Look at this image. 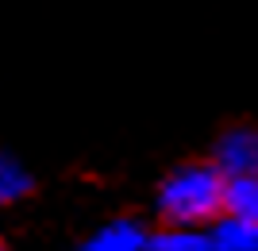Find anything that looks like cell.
I'll return each mask as SVG.
<instances>
[{
	"label": "cell",
	"instance_id": "cell-8",
	"mask_svg": "<svg viewBox=\"0 0 258 251\" xmlns=\"http://www.w3.org/2000/svg\"><path fill=\"white\" fill-rule=\"evenodd\" d=\"M0 251H4V247H0Z\"/></svg>",
	"mask_w": 258,
	"mask_h": 251
},
{
	"label": "cell",
	"instance_id": "cell-5",
	"mask_svg": "<svg viewBox=\"0 0 258 251\" xmlns=\"http://www.w3.org/2000/svg\"><path fill=\"white\" fill-rule=\"evenodd\" d=\"M147 251H212V243H208V228H162L151 232Z\"/></svg>",
	"mask_w": 258,
	"mask_h": 251
},
{
	"label": "cell",
	"instance_id": "cell-3",
	"mask_svg": "<svg viewBox=\"0 0 258 251\" xmlns=\"http://www.w3.org/2000/svg\"><path fill=\"white\" fill-rule=\"evenodd\" d=\"M147 247H151V232L139 220H108L81 243V251H147Z\"/></svg>",
	"mask_w": 258,
	"mask_h": 251
},
{
	"label": "cell",
	"instance_id": "cell-2",
	"mask_svg": "<svg viewBox=\"0 0 258 251\" xmlns=\"http://www.w3.org/2000/svg\"><path fill=\"white\" fill-rule=\"evenodd\" d=\"M216 170L235 182V178H258V128H231L216 143Z\"/></svg>",
	"mask_w": 258,
	"mask_h": 251
},
{
	"label": "cell",
	"instance_id": "cell-4",
	"mask_svg": "<svg viewBox=\"0 0 258 251\" xmlns=\"http://www.w3.org/2000/svg\"><path fill=\"white\" fill-rule=\"evenodd\" d=\"M208 243H212V251H258V220L224 213L208 228Z\"/></svg>",
	"mask_w": 258,
	"mask_h": 251
},
{
	"label": "cell",
	"instance_id": "cell-7",
	"mask_svg": "<svg viewBox=\"0 0 258 251\" xmlns=\"http://www.w3.org/2000/svg\"><path fill=\"white\" fill-rule=\"evenodd\" d=\"M227 213L243 220H258V178L227 182Z\"/></svg>",
	"mask_w": 258,
	"mask_h": 251
},
{
	"label": "cell",
	"instance_id": "cell-6",
	"mask_svg": "<svg viewBox=\"0 0 258 251\" xmlns=\"http://www.w3.org/2000/svg\"><path fill=\"white\" fill-rule=\"evenodd\" d=\"M27 193H31V174H27V166H23L16 155L0 151V205L23 201Z\"/></svg>",
	"mask_w": 258,
	"mask_h": 251
},
{
	"label": "cell",
	"instance_id": "cell-1",
	"mask_svg": "<svg viewBox=\"0 0 258 251\" xmlns=\"http://www.w3.org/2000/svg\"><path fill=\"white\" fill-rule=\"evenodd\" d=\"M158 213L170 228H205L227 213V178L212 163L177 166L158 189Z\"/></svg>",
	"mask_w": 258,
	"mask_h": 251
}]
</instances>
